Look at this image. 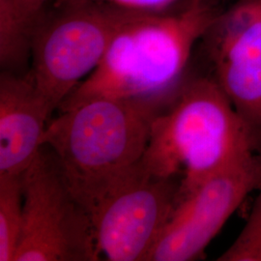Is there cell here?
Instances as JSON below:
<instances>
[{"instance_id": "6da1fadb", "label": "cell", "mask_w": 261, "mask_h": 261, "mask_svg": "<svg viewBox=\"0 0 261 261\" xmlns=\"http://www.w3.org/2000/svg\"><path fill=\"white\" fill-rule=\"evenodd\" d=\"M224 7L219 0H184L138 12L112 39L101 63L59 109L98 97L166 106L187 75L195 48Z\"/></svg>"}, {"instance_id": "7a4b0ae2", "label": "cell", "mask_w": 261, "mask_h": 261, "mask_svg": "<svg viewBox=\"0 0 261 261\" xmlns=\"http://www.w3.org/2000/svg\"><path fill=\"white\" fill-rule=\"evenodd\" d=\"M256 151L251 130L210 70L190 67L154 118L140 162L154 175L178 179L182 196Z\"/></svg>"}, {"instance_id": "3957f363", "label": "cell", "mask_w": 261, "mask_h": 261, "mask_svg": "<svg viewBox=\"0 0 261 261\" xmlns=\"http://www.w3.org/2000/svg\"><path fill=\"white\" fill-rule=\"evenodd\" d=\"M164 108L134 99L98 97L61 111L47 124L43 146L53 151L85 208L112 178L140 162L153 120Z\"/></svg>"}, {"instance_id": "277c9868", "label": "cell", "mask_w": 261, "mask_h": 261, "mask_svg": "<svg viewBox=\"0 0 261 261\" xmlns=\"http://www.w3.org/2000/svg\"><path fill=\"white\" fill-rule=\"evenodd\" d=\"M136 13L103 0L48 3L29 71L53 112L99 66L119 28Z\"/></svg>"}, {"instance_id": "5b68a950", "label": "cell", "mask_w": 261, "mask_h": 261, "mask_svg": "<svg viewBox=\"0 0 261 261\" xmlns=\"http://www.w3.org/2000/svg\"><path fill=\"white\" fill-rule=\"evenodd\" d=\"M45 149L23 173V221L14 261L99 260L89 213L53 151Z\"/></svg>"}, {"instance_id": "8992f818", "label": "cell", "mask_w": 261, "mask_h": 261, "mask_svg": "<svg viewBox=\"0 0 261 261\" xmlns=\"http://www.w3.org/2000/svg\"><path fill=\"white\" fill-rule=\"evenodd\" d=\"M180 181L152 174L138 162L86 206L95 241L108 260L146 261L177 201Z\"/></svg>"}, {"instance_id": "52a82bcc", "label": "cell", "mask_w": 261, "mask_h": 261, "mask_svg": "<svg viewBox=\"0 0 261 261\" xmlns=\"http://www.w3.org/2000/svg\"><path fill=\"white\" fill-rule=\"evenodd\" d=\"M261 186V151L179 196L146 261L199 259L247 196Z\"/></svg>"}, {"instance_id": "ba28073f", "label": "cell", "mask_w": 261, "mask_h": 261, "mask_svg": "<svg viewBox=\"0 0 261 261\" xmlns=\"http://www.w3.org/2000/svg\"><path fill=\"white\" fill-rule=\"evenodd\" d=\"M199 44L207 68L261 149V0H234Z\"/></svg>"}, {"instance_id": "9c48e42d", "label": "cell", "mask_w": 261, "mask_h": 261, "mask_svg": "<svg viewBox=\"0 0 261 261\" xmlns=\"http://www.w3.org/2000/svg\"><path fill=\"white\" fill-rule=\"evenodd\" d=\"M53 111L30 71L0 75V174L22 175L43 148Z\"/></svg>"}, {"instance_id": "30bf717a", "label": "cell", "mask_w": 261, "mask_h": 261, "mask_svg": "<svg viewBox=\"0 0 261 261\" xmlns=\"http://www.w3.org/2000/svg\"><path fill=\"white\" fill-rule=\"evenodd\" d=\"M49 0H0L1 72L25 74L32 45Z\"/></svg>"}, {"instance_id": "8fae6325", "label": "cell", "mask_w": 261, "mask_h": 261, "mask_svg": "<svg viewBox=\"0 0 261 261\" xmlns=\"http://www.w3.org/2000/svg\"><path fill=\"white\" fill-rule=\"evenodd\" d=\"M23 221V174H0V261H14Z\"/></svg>"}, {"instance_id": "7c38bea8", "label": "cell", "mask_w": 261, "mask_h": 261, "mask_svg": "<svg viewBox=\"0 0 261 261\" xmlns=\"http://www.w3.org/2000/svg\"><path fill=\"white\" fill-rule=\"evenodd\" d=\"M241 232L219 261H261V186Z\"/></svg>"}, {"instance_id": "4fadbf2b", "label": "cell", "mask_w": 261, "mask_h": 261, "mask_svg": "<svg viewBox=\"0 0 261 261\" xmlns=\"http://www.w3.org/2000/svg\"><path fill=\"white\" fill-rule=\"evenodd\" d=\"M123 9L134 12H157L168 9L184 0H103Z\"/></svg>"}]
</instances>
